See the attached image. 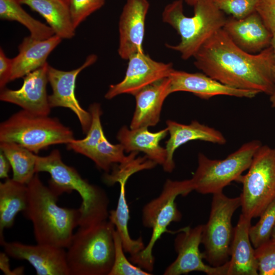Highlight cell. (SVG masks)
<instances>
[{"label":"cell","instance_id":"1","mask_svg":"<svg viewBox=\"0 0 275 275\" xmlns=\"http://www.w3.org/2000/svg\"><path fill=\"white\" fill-rule=\"evenodd\" d=\"M195 66L223 84L270 96L273 90L272 46L252 54L238 47L221 29L214 33L194 57Z\"/></svg>","mask_w":275,"mask_h":275},{"label":"cell","instance_id":"2","mask_svg":"<svg viewBox=\"0 0 275 275\" xmlns=\"http://www.w3.org/2000/svg\"><path fill=\"white\" fill-rule=\"evenodd\" d=\"M27 186L28 201L23 213L33 224L37 243L67 249L79 225V209L59 206V196L42 182L38 173Z\"/></svg>","mask_w":275,"mask_h":275},{"label":"cell","instance_id":"3","mask_svg":"<svg viewBox=\"0 0 275 275\" xmlns=\"http://www.w3.org/2000/svg\"><path fill=\"white\" fill-rule=\"evenodd\" d=\"M35 171L48 173L49 187L59 196L73 190L80 196L82 202L79 227H87L108 219V197L103 189L90 183L73 167L66 164L60 151L54 149L45 156L37 155Z\"/></svg>","mask_w":275,"mask_h":275},{"label":"cell","instance_id":"4","mask_svg":"<svg viewBox=\"0 0 275 275\" xmlns=\"http://www.w3.org/2000/svg\"><path fill=\"white\" fill-rule=\"evenodd\" d=\"M193 7V16H186L183 1L175 0L168 4L162 13V21L172 26L181 39L177 45L166 46L179 52L184 60L194 58L205 42L223 29L227 18L212 0H198Z\"/></svg>","mask_w":275,"mask_h":275},{"label":"cell","instance_id":"5","mask_svg":"<svg viewBox=\"0 0 275 275\" xmlns=\"http://www.w3.org/2000/svg\"><path fill=\"white\" fill-rule=\"evenodd\" d=\"M115 226L105 220L79 227L67 249L70 275H108L115 258Z\"/></svg>","mask_w":275,"mask_h":275},{"label":"cell","instance_id":"6","mask_svg":"<svg viewBox=\"0 0 275 275\" xmlns=\"http://www.w3.org/2000/svg\"><path fill=\"white\" fill-rule=\"evenodd\" d=\"M193 190L190 179L181 181L168 179L160 194L145 204L142 209V222L145 227L152 230V233L144 249L130 256L129 260L132 263L148 272H152L155 262L153 250L156 242L163 234L171 232L168 230L171 223L182 218L176 199L179 196H186Z\"/></svg>","mask_w":275,"mask_h":275},{"label":"cell","instance_id":"7","mask_svg":"<svg viewBox=\"0 0 275 275\" xmlns=\"http://www.w3.org/2000/svg\"><path fill=\"white\" fill-rule=\"evenodd\" d=\"M74 140L72 130L58 119L23 109L0 125V142L16 143L36 154L51 145L68 144Z\"/></svg>","mask_w":275,"mask_h":275},{"label":"cell","instance_id":"8","mask_svg":"<svg viewBox=\"0 0 275 275\" xmlns=\"http://www.w3.org/2000/svg\"><path fill=\"white\" fill-rule=\"evenodd\" d=\"M262 143L252 140L243 144L223 159H212L202 153L198 155V167L190 179L194 190L202 194L222 192L232 181H236L250 166Z\"/></svg>","mask_w":275,"mask_h":275},{"label":"cell","instance_id":"9","mask_svg":"<svg viewBox=\"0 0 275 275\" xmlns=\"http://www.w3.org/2000/svg\"><path fill=\"white\" fill-rule=\"evenodd\" d=\"M237 181L242 184V213L251 218L260 216L275 200V148L262 145L247 173Z\"/></svg>","mask_w":275,"mask_h":275},{"label":"cell","instance_id":"10","mask_svg":"<svg viewBox=\"0 0 275 275\" xmlns=\"http://www.w3.org/2000/svg\"><path fill=\"white\" fill-rule=\"evenodd\" d=\"M241 205L240 196L227 197L223 193L213 194L208 222L203 225L201 243L203 258L212 266H219L229 260L234 228L232 218Z\"/></svg>","mask_w":275,"mask_h":275},{"label":"cell","instance_id":"11","mask_svg":"<svg viewBox=\"0 0 275 275\" xmlns=\"http://www.w3.org/2000/svg\"><path fill=\"white\" fill-rule=\"evenodd\" d=\"M146 164L139 157H131L128 160L115 164L111 173L103 176L105 183L112 185L120 184V193L116 208L109 212L108 220L115 226L122 240L125 253L130 256L142 251L145 245L141 236L138 239L131 237L128 230L130 219L129 209L126 195V184L130 176L146 169Z\"/></svg>","mask_w":275,"mask_h":275},{"label":"cell","instance_id":"12","mask_svg":"<svg viewBox=\"0 0 275 275\" xmlns=\"http://www.w3.org/2000/svg\"><path fill=\"white\" fill-rule=\"evenodd\" d=\"M203 225L186 227L177 231L174 246L177 256L164 270V275H180L201 271L208 275H227L228 261L219 266L206 265L200 251Z\"/></svg>","mask_w":275,"mask_h":275},{"label":"cell","instance_id":"13","mask_svg":"<svg viewBox=\"0 0 275 275\" xmlns=\"http://www.w3.org/2000/svg\"><path fill=\"white\" fill-rule=\"evenodd\" d=\"M128 60L124 78L109 86L105 98L111 99L123 94L134 95L145 87L169 77L174 69L172 63L155 61L144 51L132 54Z\"/></svg>","mask_w":275,"mask_h":275},{"label":"cell","instance_id":"14","mask_svg":"<svg viewBox=\"0 0 275 275\" xmlns=\"http://www.w3.org/2000/svg\"><path fill=\"white\" fill-rule=\"evenodd\" d=\"M96 60V55H89L81 66L70 71L61 70L49 65L48 66V80L52 90V94L48 97L50 107H64L72 111L77 116L84 133H87L90 128L91 116L89 112L80 106L76 99L75 83L78 74Z\"/></svg>","mask_w":275,"mask_h":275},{"label":"cell","instance_id":"15","mask_svg":"<svg viewBox=\"0 0 275 275\" xmlns=\"http://www.w3.org/2000/svg\"><path fill=\"white\" fill-rule=\"evenodd\" d=\"M1 245L10 257L29 262L37 275H70L64 248L45 244L28 245L6 241Z\"/></svg>","mask_w":275,"mask_h":275},{"label":"cell","instance_id":"16","mask_svg":"<svg viewBox=\"0 0 275 275\" xmlns=\"http://www.w3.org/2000/svg\"><path fill=\"white\" fill-rule=\"evenodd\" d=\"M48 65L46 63L24 76L23 84L19 89L1 90L0 100L17 105L35 115L48 116L51 108L46 91Z\"/></svg>","mask_w":275,"mask_h":275},{"label":"cell","instance_id":"17","mask_svg":"<svg viewBox=\"0 0 275 275\" xmlns=\"http://www.w3.org/2000/svg\"><path fill=\"white\" fill-rule=\"evenodd\" d=\"M150 7L148 0H127L119 22L120 57L128 60L132 54L144 51L143 43L146 18Z\"/></svg>","mask_w":275,"mask_h":275},{"label":"cell","instance_id":"18","mask_svg":"<svg viewBox=\"0 0 275 275\" xmlns=\"http://www.w3.org/2000/svg\"><path fill=\"white\" fill-rule=\"evenodd\" d=\"M169 78L171 94L187 92L204 99L218 95L252 98L259 93L255 91L236 89L225 85L204 73H189L174 69Z\"/></svg>","mask_w":275,"mask_h":275},{"label":"cell","instance_id":"19","mask_svg":"<svg viewBox=\"0 0 275 275\" xmlns=\"http://www.w3.org/2000/svg\"><path fill=\"white\" fill-rule=\"evenodd\" d=\"M223 29L235 44L250 53H259L271 44L273 34L257 12L241 19L227 18Z\"/></svg>","mask_w":275,"mask_h":275},{"label":"cell","instance_id":"20","mask_svg":"<svg viewBox=\"0 0 275 275\" xmlns=\"http://www.w3.org/2000/svg\"><path fill=\"white\" fill-rule=\"evenodd\" d=\"M166 124L170 134L166 146L167 159L162 166L166 172L171 173L175 169L174 154L175 151L188 142L200 140L218 145L226 143V139L221 131L196 120L189 124L168 120Z\"/></svg>","mask_w":275,"mask_h":275},{"label":"cell","instance_id":"21","mask_svg":"<svg viewBox=\"0 0 275 275\" xmlns=\"http://www.w3.org/2000/svg\"><path fill=\"white\" fill-rule=\"evenodd\" d=\"M170 94L169 77L154 82L136 93L134 95L135 108L130 128L155 126L159 121L163 103Z\"/></svg>","mask_w":275,"mask_h":275},{"label":"cell","instance_id":"22","mask_svg":"<svg viewBox=\"0 0 275 275\" xmlns=\"http://www.w3.org/2000/svg\"><path fill=\"white\" fill-rule=\"evenodd\" d=\"M251 219L241 213L234 228L227 275L259 274L255 249L249 236Z\"/></svg>","mask_w":275,"mask_h":275},{"label":"cell","instance_id":"23","mask_svg":"<svg viewBox=\"0 0 275 275\" xmlns=\"http://www.w3.org/2000/svg\"><path fill=\"white\" fill-rule=\"evenodd\" d=\"M62 39L54 35L43 40L25 37L18 46V53L12 61L10 81L25 76L42 67L49 54L60 43Z\"/></svg>","mask_w":275,"mask_h":275},{"label":"cell","instance_id":"24","mask_svg":"<svg viewBox=\"0 0 275 275\" xmlns=\"http://www.w3.org/2000/svg\"><path fill=\"white\" fill-rule=\"evenodd\" d=\"M148 127L136 129L123 126L118 131L117 139L126 152H142L157 164L163 166L167 159L166 148L159 143L169 133L168 128L157 132H151Z\"/></svg>","mask_w":275,"mask_h":275},{"label":"cell","instance_id":"25","mask_svg":"<svg viewBox=\"0 0 275 275\" xmlns=\"http://www.w3.org/2000/svg\"><path fill=\"white\" fill-rule=\"evenodd\" d=\"M40 14L62 39H70L75 34L67 0H18Z\"/></svg>","mask_w":275,"mask_h":275},{"label":"cell","instance_id":"26","mask_svg":"<svg viewBox=\"0 0 275 275\" xmlns=\"http://www.w3.org/2000/svg\"><path fill=\"white\" fill-rule=\"evenodd\" d=\"M28 201L27 184L7 178L0 183V242L5 240L3 232L11 228L16 216L25 209Z\"/></svg>","mask_w":275,"mask_h":275},{"label":"cell","instance_id":"27","mask_svg":"<svg viewBox=\"0 0 275 275\" xmlns=\"http://www.w3.org/2000/svg\"><path fill=\"white\" fill-rule=\"evenodd\" d=\"M0 148L10 163L13 172L12 179L27 184L36 173L37 154L14 142H0Z\"/></svg>","mask_w":275,"mask_h":275},{"label":"cell","instance_id":"28","mask_svg":"<svg viewBox=\"0 0 275 275\" xmlns=\"http://www.w3.org/2000/svg\"><path fill=\"white\" fill-rule=\"evenodd\" d=\"M18 0H0V17L3 20L16 21L28 29L34 38L43 40L54 35L48 25L35 19L20 6Z\"/></svg>","mask_w":275,"mask_h":275},{"label":"cell","instance_id":"29","mask_svg":"<svg viewBox=\"0 0 275 275\" xmlns=\"http://www.w3.org/2000/svg\"><path fill=\"white\" fill-rule=\"evenodd\" d=\"M123 146L120 143L112 144L105 135L100 142L86 155L91 159L99 169L109 173L113 166L127 161L130 154H124Z\"/></svg>","mask_w":275,"mask_h":275},{"label":"cell","instance_id":"30","mask_svg":"<svg viewBox=\"0 0 275 275\" xmlns=\"http://www.w3.org/2000/svg\"><path fill=\"white\" fill-rule=\"evenodd\" d=\"M91 123L86 136L82 140H74L67 144V148L74 152L86 156L101 141L105 135L101 123L102 112L100 105L92 104L89 107Z\"/></svg>","mask_w":275,"mask_h":275},{"label":"cell","instance_id":"31","mask_svg":"<svg viewBox=\"0 0 275 275\" xmlns=\"http://www.w3.org/2000/svg\"><path fill=\"white\" fill-rule=\"evenodd\" d=\"M259 221L249 229L250 238L255 249L271 238L275 225V200L260 215Z\"/></svg>","mask_w":275,"mask_h":275},{"label":"cell","instance_id":"32","mask_svg":"<svg viewBox=\"0 0 275 275\" xmlns=\"http://www.w3.org/2000/svg\"><path fill=\"white\" fill-rule=\"evenodd\" d=\"M115 258L114 263L108 275H150L151 273L132 263L125 255L120 236L118 231L114 232Z\"/></svg>","mask_w":275,"mask_h":275},{"label":"cell","instance_id":"33","mask_svg":"<svg viewBox=\"0 0 275 275\" xmlns=\"http://www.w3.org/2000/svg\"><path fill=\"white\" fill-rule=\"evenodd\" d=\"M225 14L236 19L246 17L256 12L259 0H212Z\"/></svg>","mask_w":275,"mask_h":275},{"label":"cell","instance_id":"34","mask_svg":"<svg viewBox=\"0 0 275 275\" xmlns=\"http://www.w3.org/2000/svg\"><path fill=\"white\" fill-rule=\"evenodd\" d=\"M74 27L76 28L89 15L101 8L105 0H67Z\"/></svg>","mask_w":275,"mask_h":275},{"label":"cell","instance_id":"35","mask_svg":"<svg viewBox=\"0 0 275 275\" xmlns=\"http://www.w3.org/2000/svg\"><path fill=\"white\" fill-rule=\"evenodd\" d=\"M258 274L275 275V239L270 238L255 249Z\"/></svg>","mask_w":275,"mask_h":275},{"label":"cell","instance_id":"36","mask_svg":"<svg viewBox=\"0 0 275 275\" xmlns=\"http://www.w3.org/2000/svg\"><path fill=\"white\" fill-rule=\"evenodd\" d=\"M256 12L273 34L275 33V0H259Z\"/></svg>","mask_w":275,"mask_h":275},{"label":"cell","instance_id":"37","mask_svg":"<svg viewBox=\"0 0 275 275\" xmlns=\"http://www.w3.org/2000/svg\"><path fill=\"white\" fill-rule=\"evenodd\" d=\"M12 69V59L8 58L3 49H0V88L2 90L10 81Z\"/></svg>","mask_w":275,"mask_h":275},{"label":"cell","instance_id":"38","mask_svg":"<svg viewBox=\"0 0 275 275\" xmlns=\"http://www.w3.org/2000/svg\"><path fill=\"white\" fill-rule=\"evenodd\" d=\"M11 167L10 163L4 154L0 153V178H8V173Z\"/></svg>","mask_w":275,"mask_h":275},{"label":"cell","instance_id":"39","mask_svg":"<svg viewBox=\"0 0 275 275\" xmlns=\"http://www.w3.org/2000/svg\"><path fill=\"white\" fill-rule=\"evenodd\" d=\"M8 255L5 252L0 253V268L5 274H15L10 269L9 260Z\"/></svg>","mask_w":275,"mask_h":275},{"label":"cell","instance_id":"40","mask_svg":"<svg viewBox=\"0 0 275 275\" xmlns=\"http://www.w3.org/2000/svg\"><path fill=\"white\" fill-rule=\"evenodd\" d=\"M271 45L273 47L275 57V33L273 34V37ZM272 74L273 78L274 88L272 94L270 96V102L272 107L275 108V60L272 68Z\"/></svg>","mask_w":275,"mask_h":275},{"label":"cell","instance_id":"41","mask_svg":"<svg viewBox=\"0 0 275 275\" xmlns=\"http://www.w3.org/2000/svg\"><path fill=\"white\" fill-rule=\"evenodd\" d=\"M198 0H184L185 2L188 5L193 6Z\"/></svg>","mask_w":275,"mask_h":275},{"label":"cell","instance_id":"42","mask_svg":"<svg viewBox=\"0 0 275 275\" xmlns=\"http://www.w3.org/2000/svg\"><path fill=\"white\" fill-rule=\"evenodd\" d=\"M271 238L275 239V225L273 228L271 235Z\"/></svg>","mask_w":275,"mask_h":275}]
</instances>
